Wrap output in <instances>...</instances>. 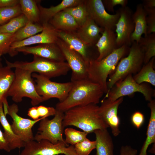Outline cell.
<instances>
[{
  "label": "cell",
  "instance_id": "obj_17",
  "mask_svg": "<svg viewBox=\"0 0 155 155\" xmlns=\"http://www.w3.org/2000/svg\"><path fill=\"white\" fill-rule=\"evenodd\" d=\"M18 54H32L36 56L56 61L64 62L65 60L61 50L56 43L39 44L34 46H26L17 49Z\"/></svg>",
  "mask_w": 155,
  "mask_h": 155
},
{
  "label": "cell",
  "instance_id": "obj_29",
  "mask_svg": "<svg viewBox=\"0 0 155 155\" xmlns=\"http://www.w3.org/2000/svg\"><path fill=\"white\" fill-rule=\"evenodd\" d=\"M155 57L149 62L144 64L140 71L133 76L135 81L138 84L149 83L155 86V71L154 69Z\"/></svg>",
  "mask_w": 155,
  "mask_h": 155
},
{
  "label": "cell",
  "instance_id": "obj_36",
  "mask_svg": "<svg viewBox=\"0 0 155 155\" xmlns=\"http://www.w3.org/2000/svg\"><path fill=\"white\" fill-rule=\"evenodd\" d=\"M74 146L78 155H89L93 150L96 148V142L95 140L90 141L87 138Z\"/></svg>",
  "mask_w": 155,
  "mask_h": 155
},
{
  "label": "cell",
  "instance_id": "obj_25",
  "mask_svg": "<svg viewBox=\"0 0 155 155\" xmlns=\"http://www.w3.org/2000/svg\"><path fill=\"white\" fill-rule=\"evenodd\" d=\"M0 123L3 128L4 135L8 142L10 150L24 148L26 143L14 132L4 113L3 104L0 105Z\"/></svg>",
  "mask_w": 155,
  "mask_h": 155
},
{
  "label": "cell",
  "instance_id": "obj_11",
  "mask_svg": "<svg viewBox=\"0 0 155 155\" xmlns=\"http://www.w3.org/2000/svg\"><path fill=\"white\" fill-rule=\"evenodd\" d=\"M56 44L61 50L65 61L72 71L71 82L88 78L89 63L79 53L58 38Z\"/></svg>",
  "mask_w": 155,
  "mask_h": 155
},
{
  "label": "cell",
  "instance_id": "obj_34",
  "mask_svg": "<svg viewBox=\"0 0 155 155\" xmlns=\"http://www.w3.org/2000/svg\"><path fill=\"white\" fill-rule=\"evenodd\" d=\"M65 136V142L74 146L87 138L88 134L84 131H80L71 128H67L64 130Z\"/></svg>",
  "mask_w": 155,
  "mask_h": 155
},
{
  "label": "cell",
  "instance_id": "obj_2",
  "mask_svg": "<svg viewBox=\"0 0 155 155\" xmlns=\"http://www.w3.org/2000/svg\"><path fill=\"white\" fill-rule=\"evenodd\" d=\"M98 108L94 104L72 108L64 113L63 125L64 127H76L88 134L97 129H107L109 127L100 116Z\"/></svg>",
  "mask_w": 155,
  "mask_h": 155
},
{
  "label": "cell",
  "instance_id": "obj_14",
  "mask_svg": "<svg viewBox=\"0 0 155 155\" xmlns=\"http://www.w3.org/2000/svg\"><path fill=\"white\" fill-rule=\"evenodd\" d=\"M117 10L120 16L115 29L117 47L119 48L124 45L130 47L132 44L131 36L135 28L132 18L133 13L127 6L121 7Z\"/></svg>",
  "mask_w": 155,
  "mask_h": 155
},
{
  "label": "cell",
  "instance_id": "obj_26",
  "mask_svg": "<svg viewBox=\"0 0 155 155\" xmlns=\"http://www.w3.org/2000/svg\"><path fill=\"white\" fill-rule=\"evenodd\" d=\"M148 106L150 110V115L146 132V137L139 155H147L149 146L155 143V100L149 102Z\"/></svg>",
  "mask_w": 155,
  "mask_h": 155
},
{
  "label": "cell",
  "instance_id": "obj_33",
  "mask_svg": "<svg viewBox=\"0 0 155 155\" xmlns=\"http://www.w3.org/2000/svg\"><path fill=\"white\" fill-rule=\"evenodd\" d=\"M28 21L26 17L22 14L0 26V33L14 34L24 26Z\"/></svg>",
  "mask_w": 155,
  "mask_h": 155
},
{
  "label": "cell",
  "instance_id": "obj_13",
  "mask_svg": "<svg viewBox=\"0 0 155 155\" xmlns=\"http://www.w3.org/2000/svg\"><path fill=\"white\" fill-rule=\"evenodd\" d=\"M90 17L100 27L114 30L119 17L117 10L111 14L106 11L101 0H85Z\"/></svg>",
  "mask_w": 155,
  "mask_h": 155
},
{
  "label": "cell",
  "instance_id": "obj_18",
  "mask_svg": "<svg viewBox=\"0 0 155 155\" xmlns=\"http://www.w3.org/2000/svg\"><path fill=\"white\" fill-rule=\"evenodd\" d=\"M104 29L99 26L89 16L86 21L74 32L89 46H94L100 37Z\"/></svg>",
  "mask_w": 155,
  "mask_h": 155
},
{
  "label": "cell",
  "instance_id": "obj_39",
  "mask_svg": "<svg viewBox=\"0 0 155 155\" xmlns=\"http://www.w3.org/2000/svg\"><path fill=\"white\" fill-rule=\"evenodd\" d=\"M104 7L109 11L114 13V7L117 5H120L121 7L127 6L128 3L127 0H102Z\"/></svg>",
  "mask_w": 155,
  "mask_h": 155
},
{
  "label": "cell",
  "instance_id": "obj_19",
  "mask_svg": "<svg viewBox=\"0 0 155 155\" xmlns=\"http://www.w3.org/2000/svg\"><path fill=\"white\" fill-rule=\"evenodd\" d=\"M116 40L117 35L114 30L104 29L100 37L95 45L98 53L96 60H100L118 48Z\"/></svg>",
  "mask_w": 155,
  "mask_h": 155
},
{
  "label": "cell",
  "instance_id": "obj_27",
  "mask_svg": "<svg viewBox=\"0 0 155 155\" xmlns=\"http://www.w3.org/2000/svg\"><path fill=\"white\" fill-rule=\"evenodd\" d=\"M14 77V73L7 66H0V105L7 102L8 92Z\"/></svg>",
  "mask_w": 155,
  "mask_h": 155
},
{
  "label": "cell",
  "instance_id": "obj_16",
  "mask_svg": "<svg viewBox=\"0 0 155 155\" xmlns=\"http://www.w3.org/2000/svg\"><path fill=\"white\" fill-rule=\"evenodd\" d=\"M43 29L41 32L22 41L12 44L8 53L13 57L17 54L15 50L17 48L35 44L56 43L58 37L57 30L49 23L42 24Z\"/></svg>",
  "mask_w": 155,
  "mask_h": 155
},
{
  "label": "cell",
  "instance_id": "obj_21",
  "mask_svg": "<svg viewBox=\"0 0 155 155\" xmlns=\"http://www.w3.org/2000/svg\"><path fill=\"white\" fill-rule=\"evenodd\" d=\"M147 13L142 4L136 6L135 12L133 13L132 18L135 25L134 31L131 36V43L135 41L138 43L142 34L147 35L146 17Z\"/></svg>",
  "mask_w": 155,
  "mask_h": 155
},
{
  "label": "cell",
  "instance_id": "obj_1",
  "mask_svg": "<svg viewBox=\"0 0 155 155\" xmlns=\"http://www.w3.org/2000/svg\"><path fill=\"white\" fill-rule=\"evenodd\" d=\"M72 82V87L66 98L56 104L57 110L64 113L76 106L99 103L104 93L99 84L88 78Z\"/></svg>",
  "mask_w": 155,
  "mask_h": 155
},
{
  "label": "cell",
  "instance_id": "obj_30",
  "mask_svg": "<svg viewBox=\"0 0 155 155\" xmlns=\"http://www.w3.org/2000/svg\"><path fill=\"white\" fill-rule=\"evenodd\" d=\"M43 26L41 24L34 23L28 21L26 24L15 34V42L22 41L42 31Z\"/></svg>",
  "mask_w": 155,
  "mask_h": 155
},
{
  "label": "cell",
  "instance_id": "obj_20",
  "mask_svg": "<svg viewBox=\"0 0 155 155\" xmlns=\"http://www.w3.org/2000/svg\"><path fill=\"white\" fill-rule=\"evenodd\" d=\"M58 36L70 47L80 54L87 62L93 58L90 57L89 46L83 42L74 32H67L57 30Z\"/></svg>",
  "mask_w": 155,
  "mask_h": 155
},
{
  "label": "cell",
  "instance_id": "obj_48",
  "mask_svg": "<svg viewBox=\"0 0 155 155\" xmlns=\"http://www.w3.org/2000/svg\"><path fill=\"white\" fill-rule=\"evenodd\" d=\"M3 66L1 61V59L0 58V66Z\"/></svg>",
  "mask_w": 155,
  "mask_h": 155
},
{
  "label": "cell",
  "instance_id": "obj_42",
  "mask_svg": "<svg viewBox=\"0 0 155 155\" xmlns=\"http://www.w3.org/2000/svg\"><path fill=\"white\" fill-rule=\"evenodd\" d=\"M137 151L128 145L122 146L120 150L119 155H137Z\"/></svg>",
  "mask_w": 155,
  "mask_h": 155
},
{
  "label": "cell",
  "instance_id": "obj_9",
  "mask_svg": "<svg viewBox=\"0 0 155 155\" xmlns=\"http://www.w3.org/2000/svg\"><path fill=\"white\" fill-rule=\"evenodd\" d=\"M78 155L74 146H69L65 142H59L53 144L48 140H34L25 143L20 155Z\"/></svg>",
  "mask_w": 155,
  "mask_h": 155
},
{
  "label": "cell",
  "instance_id": "obj_10",
  "mask_svg": "<svg viewBox=\"0 0 155 155\" xmlns=\"http://www.w3.org/2000/svg\"><path fill=\"white\" fill-rule=\"evenodd\" d=\"M64 115V113L56 110L52 119L50 120L45 118L40 120L34 140L39 141L46 140L53 144L60 141L65 142L63 137L64 127L62 121Z\"/></svg>",
  "mask_w": 155,
  "mask_h": 155
},
{
  "label": "cell",
  "instance_id": "obj_40",
  "mask_svg": "<svg viewBox=\"0 0 155 155\" xmlns=\"http://www.w3.org/2000/svg\"><path fill=\"white\" fill-rule=\"evenodd\" d=\"M145 120L144 114L139 111L134 112L131 118V123L137 129H140L144 123Z\"/></svg>",
  "mask_w": 155,
  "mask_h": 155
},
{
  "label": "cell",
  "instance_id": "obj_8",
  "mask_svg": "<svg viewBox=\"0 0 155 155\" xmlns=\"http://www.w3.org/2000/svg\"><path fill=\"white\" fill-rule=\"evenodd\" d=\"M32 75L35 80L36 91L44 101L53 98L58 99L59 102L63 101L67 97L72 86L71 81L58 83L38 73H34Z\"/></svg>",
  "mask_w": 155,
  "mask_h": 155
},
{
  "label": "cell",
  "instance_id": "obj_32",
  "mask_svg": "<svg viewBox=\"0 0 155 155\" xmlns=\"http://www.w3.org/2000/svg\"><path fill=\"white\" fill-rule=\"evenodd\" d=\"M63 10L73 17L79 27L83 25L90 16L85 0L76 6L67 8Z\"/></svg>",
  "mask_w": 155,
  "mask_h": 155
},
{
  "label": "cell",
  "instance_id": "obj_7",
  "mask_svg": "<svg viewBox=\"0 0 155 155\" xmlns=\"http://www.w3.org/2000/svg\"><path fill=\"white\" fill-rule=\"evenodd\" d=\"M132 75L129 74L117 82L108 90L105 98L114 101L124 96H131L139 92L143 94L146 101L152 100L155 96V90L148 83H137Z\"/></svg>",
  "mask_w": 155,
  "mask_h": 155
},
{
  "label": "cell",
  "instance_id": "obj_47",
  "mask_svg": "<svg viewBox=\"0 0 155 155\" xmlns=\"http://www.w3.org/2000/svg\"><path fill=\"white\" fill-rule=\"evenodd\" d=\"M150 152L155 154V144L153 145V147L150 150Z\"/></svg>",
  "mask_w": 155,
  "mask_h": 155
},
{
  "label": "cell",
  "instance_id": "obj_24",
  "mask_svg": "<svg viewBox=\"0 0 155 155\" xmlns=\"http://www.w3.org/2000/svg\"><path fill=\"white\" fill-rule=\"evenodd\" d=\"M83 0H63L58 5L49 8L43 7L38 3V5L40 13V24L46 23L56 14L69 7H75L83 2Z\"/></svg>",
  "mask_w": 155,
  "mask_h": 155
},
{
  "label": "cell",
  "instance_id": "obj_6",
  "mask_svg": "<svg viewBox=\"0 0 155 155\" xmlns=\"http://www.w3.org/2000/svg\"><path fill=\"white\" fill-rule=\"evenodd\" d=\"M144 56L143 50L138 43L132 42L128 54L121 59L107 81L108 90L127 75L137 73L143 65Z\"/></svg>",
  "mask_w": 155,
  "mask_h": 155
},
{
  "label": "cell",
  "instance_id": "obj_38",
  "mask_svg": "<svg viewBox=\"0 0 155 155\" xmlns=\"http://www.w3.org/2000/svg\"><path fill=\"white\" fill-rule=\"evenodd\" d=\"M144 8L147 13L146 22L147 35L155 33V7Z\"/></svg>",
  "mask_w": 155,
  "mask_h": 155
},
{
  "label": "cell",
  "instance_id": "obj_4",
  "mask_svg": "<svg viewBox=\"0 0 155 155\" xmlns=\"http://www.w3.org/2000/svg\"><path fill=\"white\" fill-rule=\"evenodd\" d=\"M14 77L8 92L7 96H10L16 103L21 102L27 97L31 100L32 105L35 106L44 101L37 93L35 84L32 78V73L30 71L15 68Z\"/></svg>",
  "mask_w": 155,
  "mask_h": 155
},
{
  "label": "cell",
  "instance_id": "obj_41",
  "mask_svg": "<svg viewBox=\"0 0 155 155\" xmlns=\"http://www.w3.org/2000/svg\"><path fill=\"white\" fill-rule=\"evenodd\" d=\"M40 118H47L49 116L54 115L56 112L55 108L52 107H46L43 105L37 106Z\"/></svg>",
  "mask_w": 155,
  "mask_h": 155
},
{
  "label": "cell",
  "instance_id": "obj_43",
  "mask_svg": "<svg viewBox=\"0 0 155 155\" xmlns=\"http://www.w3.org/2000/svg\"><path fill=\"white\" fill-rule=\"evenodd\" d=\"M2 150L7 152L11 151L8 142L4 135L3 133L0 129V151Z\"/></svg>",
  "mask_w": 155,
  "mask_h": 155
},
{
  "label": "cell",
  "instance_id": "obj_37",
  "mask_svg": "<svg viewBox=\"0 0 155 155\" xmlns=\"http://www.w3.org/2000/svg\"><path fill=\"white\" fill-rule=\"evenodd\" d=\"M15 42V34L0 33V58L9 53L12 44Z\"/></svg>",
  "mask_w": 155,
  "mask_h": 155
},
{
  "label": "cell",
  "instance_id": "obj_23",
  "mask_svg": "<svg viewBox=\"0 0 155 155\" xmlns=\"http://www.w3.org/2000/svg\"><path fill=\"white\" fill-rule=\"evenodd\" d=\"M57 30L75 32L79 27L73 17L63 10L55 15L48 22Z\"/></svg>",
  "mask_w": 155,
  "mask_h": 155
},
{
  "label": "cell",
  "instance_id": "obj_22",
  "mask_svg": "<svg viewBox=\"0 0 155 155\" xmlns=\"http://www.w3.org/2000/svg\"><path fill=\"white\" fill-rule=\"evenodd\" d=\"M93 133L96 137L95 155H114L113 139L107 129H97Z\"/></svg>",
  "mask_w": 155,
  "mask_h": 155
},
{
  "label": "cell",
  "instance_id": "obj_3",
  "mask_svg": "<svg viewBox=\"0 0 155 155\" xmlns=\"http://www.w3.org/2000/svg\"><path fill=\"white\" fill-rule=\"evenodd\" d=\"M130 47L124 45L100 61H97L95 59L90 60L88 78L99 84L104 93L106 94L108 91L107 85L108 75L114 71L121 59L128 54Z\"/></svg>",
  "mask_w": 155,
  "mask_h": 155
},
{
  "label": "cell",
  "instance_id": "obj_5",
  "mask_svg": "<svg viewBox=\"0 0 155 155\" xmlns=\"http://www.w3.org/2000/svg\"><path fill=\"white\" fill-rule=\"evenodd\" d=\"M7 66L29 70L49 79L66 75L71 70L66 62L56 61L37 56H34L30 62L16 61L10 62L5 60Z\"/></svg>",
  "mask_w": 155,
  "mask_h": 155
},
{
  "label": "cell",
  "instance_id": "obj_45",
  "mask_svg": "<svg viewBox=\"0 0 155 155\" xmlns=\"http://www.w3.org/2000/svg\"><path fill=\"white\" fill-rule=\"evenodd\" d=\"M27 115L33 120H38L40 118L37 106H33L29 108L28 111Z\"/></svg>",
  "mask_w": 155,
  "mask_h": 155
},
{
  "label": "cell",
  "instance_id": "obj_15",
  "mask_svg": "<svg viewBox=\"0 0 155 155\" xmlns=\"http://www.w3.org/2000/svg\"><path fill=\"white\" fill-rule=\"evenodd\" d=\"M123 97L114 101L104 98L99 106V113L105 123L110 127L113 135L118 136L121 133L119 129L120 119L118 115V109L122 102Z\"/></svg>",
  "mask_w": 155,
  "mask_h": 155
},
{
  "label": "cell",
  "instance_id": "obj_28",
  "mask_svg": "<svg viewBox=\"0 0 155 155\" xmlns=\"http://www.w3.org/2000/svg\"><path fill=\"white\" fill-rule=\"evenodd\" d=\"M38 1L20 0V5L22 13L28 21L34 23L40 24V13L38 7Z\"/></svg>",
  "mask_w": 155,
  "mask_h": 155
},
{
  "label": "cell",
  "instance_id": "obj_46",
  "mask_svg": "<svg viewBox=\"0 0 155 155\" xmlns=\"http://www.w3.org/2000/svg\"><path fill=\"white\" fill-rule=\"evenodd\" d=\"M142 4L144 8H152L155 7V0H143V3Z\"/></svg>",
  "mask_w": 155,
  "mask_h": 155
},
{
  "label": "cell",
  "instance_id": "obj_31",
  "mask_svg": "<svg viewBox=\"0 0 155 155\" xmlns=\"http://www.w3.org/2000/svg\"><path fill=\"white\" fill-rule=\"evenodd\" d=\"M138 44L143 50L144 64H146L155 56V33L142 37Z\"/></svg>",
  "mask_w": 155,
  "mask_h": 155
},
{
  "label": "cell",
  "instance_id": "obj_12",
  "mask_svg": "<svg viewBox=\"0 0 155 155\" xmlns=\"http://www.w3.org/2000/svg\"><path fill=\"white\" fill-rule=\"evenodd\" d=\"M17 104L13 103L9 105L7 115H9L12 119L11 125L14 133L25 143L34 140L32 128L37 122L44 117L40 118L36 120L25 118L19 115Z\"/></svg>",
  "mask_w": 155,
  "mask_h": 155
},
{
  "label": "cell",
  "instance_id": "obj_35",
  "mask_svg": "<svg viewBox=\"0 0 155 155\" xmlns=\"http://www.w3.org/2000/svg\"><path fill=\"white\" fill-rule=\"evenodd\" d=\"M22 14L19 4L12 7H0V26Z\"/></svg>",
  "mask_w": 155,
  "mask_h": 155
},
{
  "label": "cell",
  "instance_id": "obj_44",
  "mask_svg": "<svg viewBox=\"0 0 155 155\" xmlns=\"http://www.w3.org/2000/svg\"><path fill=\"white\" fill-rule=\"evenodd\" d=\"M18 0H0V7H9L19 4Z\"/></svg>",
  "mask_w": 155,
  "mask_h": 155
}]
</instances>
